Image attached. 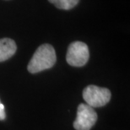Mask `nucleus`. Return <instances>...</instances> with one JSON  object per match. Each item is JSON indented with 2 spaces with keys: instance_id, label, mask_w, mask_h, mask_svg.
<instances>
[{
  "instance_id": "f257e3e1",
  "label": "nucleus",
  "mask_w": 130,
  "mask_h": 130,
  "mask_svg": "<svg viewBox=\"0 0 130 130\" xmlns=\"http://www.w3.org/2000/svg\"><path fill=\"white\" fill-rule=\"evenodd\" d=\"M57 57L53 46L50 44H43L36 49L28 64V71L36 74L51 69L56 63Z\"/></svg>"
},
{
  "instance_id": "20e7f679",
  "label": "nucleus",
  "mask_w": 130,
  "mask_h": 130,
  "mask_svg": "<svg viewBox=\"0 0 130 130\" xmlns=\"http://www.w3.org/2000/svg\"><path fill=\"white\" fill-rule=\"evenodd\" d=\"M97 121V114L94 108L87 104H79L77 110V117L74 122L76 130H90Z\"/></svg>"
},
{
  "instance_id": "423d86ee",
  "label": "nucleus",
  "mask_w": 130,
  "mask_h": 130,
  "mask_svg": "<svg viewBox=\"0 0 130 130\" xmlns=\"http://www.w3.org/2000/svg\"><path fill=\"white\" fill-rule=\"evenodd\" d=\"M48 1L59 9L69 10L76 6L79 4V0H48Z\"/></svg>"
},
{
  "instance_id": "0eeeda50",
  "label": "nucleus",
  "mask_w": 130,
  "mask_h": 130,
  "mask_svg": "<svg viewBox=\"0 0 130 130\" xmlns=\"http://www.w3.org/2000/svg\"><path fill=\"white\" fill-rule=\"evenodd\" d=\"M5 109L4 106L1 101H0V120H4L5 118Z\"/></svg>"
},
{
  "instance_id": "7ed1b4c3",
  "label": "nucleus",
  "mask_w": 130,
  "mask_h": 130,
  "mask_svg": "<svg viewBox=\"0 0 130 130\" xmlns=\"http://www.w3.org/2000/svg\"><path fill=\"white\" fill-rule=\"evenodd\" d=\"M90 58L88 46L82 41H74L69 46L66 61L71 66L82 67L87 63Z\"/></svg>"
},
{
  "instance_id": "f03ea898",
  "label": "nucleus",
  "mask_w": 130,
  "mask_h": 130,
  "mask_svg": "<svg viewBox=\"0 0 130 130\" xmlns=\"http://www.w3.org/2000/svg\"><path fill=\"white\" fill-rule=\"evenodd\" d=\"M111 92L106 88L96 85H89L83 91V98L88 106L91 107H101L106 105L111 100Z\"/></svg>"
},
{
  "instance_id": "39448f33",
  "label": "nucleus",
  "mask_w": 130,
  "mask_h": 130,
  "mask_svg": "<svg viewBox=\"0 0 130 130\" xmlns=\"http://www.w3.org/2000/svg\"><path fill=\"white\" fill-rule=\"evenodd\" d=\"M17 50L16 43L9 38L0 39V62L8 60L14 56Z\"/></svg>"
}]
</instances>
